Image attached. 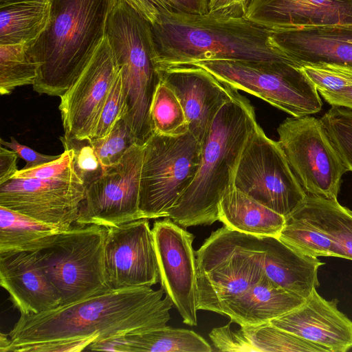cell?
Returning <instances> with one entry per match:
<instances>
[{"label":"cell","mask_w":352,"mask_h":352,"mask_svg":"<svg viewBox=\"0 0 352 352\" xmlns=\"http://www.w3.org/2000/svg\"><path fill=\"white\" fill-rule=\"evenodd\" d=\"M153 133L177 136L188 131V122L175 94L161 80L150 109Z\"/></svg>","instance_id":"4dcf8cb0"},{"label":"cell","mask_w":352,"mask_h":352,"mask_svg":"<svg viewBox=\"0 0 352 352\" xmlns=\"http://www.w3.org/2000/svg\"><path fill=\"white\" fill-rule=\"evenodd\" d=\"M195 256L198 310L221 314L264 274L261 238L226 226L212 232Z\"/></svg>","instance_id":"5b68a950"},{"label":"cell","mask_w":352,"mask_h":352,"mask_svg":"<svg viewBox=\"0 0 352 352\" xmlns=\"http://www.w3.org/2000/svg\"><path fill=\"white\" fill-rule=\"evenodd\" d=\"M158 72L160 80L179 99L188 122V131L201 144L217 113L237 89L223 85L195 65Z\"/></svg>","instance_id":"2e32d148"},{"label":"cell","mask_w":352,"mask_h":352,"mask_svg":"<svg viewBox=\"0 0 352 352\" xmlns=\"http://www.w3.org/2000/svg\"><path fill=\"white\" fill-rule=\"evenodd\" d=\"M244 16L269 30L352 26V0H252Z\"/></svg>","instance_id":"ac0fdd59"},{"label":"cell","mask_w":352,"mask_h":352,"mask_svg":"<svg viewBox=\"0 0 352 352\" xmlns=\"http://www.w3.org/2000/svg\"><path fill=\"white\" fill-rule=\"evenodd\" d=\"M104 269L112 289L151 287L160 281L154 236L148 219L107 228Z\"/></svg>","instance_id":"9a60e30c"},{"label":"cell","mask_w":352,"mask_h":352,"mask_svg":"<svg viewBox=\"0 0 352 352\" xmlns=\"http://www.w3.org/2000/svg\"><path fill=\"white\" fill-rule=\"evenodd\" d=\"M219 82L254 95L292 117L310 116L322 106L319 93L290 60H213L195 63Z\"/></svg>","instance_id":"52a82bcc"},{"label":"cell","mask_w":352,"mask_h":352,"mask_svg":"<svg viewBox=\"0 0 352 352\" xmlns=\"http://www.w3.org/2000/svg\"><path fill=\"white\" fill-rule=\"evenodd\" d=\"M234 186L285 218L307 197L278 142L268 138L258 124L238 164Z\"/></svg>","instance_id":"30bf717a"},{"label":"cell","mask_w":352,"mask_h":352,"mask_svg":"<svg viewBox=\"0 0 352 352\" xmlns=\"http://www.w3.org/2000/svg\"><path fill=\"white\" fill-rule=\"evenodd\" d=\"M219 221L229 228L259 237H278L285 217L248 196L234 186L219 204Z\"/></svg>","instance_id":"cb8c5ba5"},{"label":"cell","mask_w":352,"mask_h":352,"mask_svg":"<svg viewBox=\"0 0 352 352\" xmlns=\"http://www.w3.org/2000/svg\"><path fill=\"white\" fill-rule=\"evenodd\" d=\"M0 285L22 315L41 314L60 305L34 252L0 253Z\"/></svg>","instance_id":"ffe728a7"},{"label":"cell","mask_w":352,"mask_h":352,"mask_svg":"<svg viewBox=\"0 0 352 352\" xmlns=\"http://www.w3.org/2000/svg\"><path fill=\"white\" fill-rule=\"evenodd\" d=\"M300 67L318 92L333 91L352 87V67L322 63Z\"/></svg>","instance_id":"e575fe53"},{"label":"cell","mask_w":352,"mask_h":352,"mask_svg":"<svg viewBox=\"0 0 352 352\" xmlns=\"http://www.w3.org/2000/svg\"><path fill=\"white\" fill-rule=\"evenodd\" d=\"M161 287L181 315L183 322L197 324V278L195 236L170 218L152 228Z\"/></svg>","instance_id":"4fadbf2b"},{"label":"cell","mask_w":352,"mask_h":352,"mask_svg":"<svg viewBox=\"0 0 352 352\" xmlns=\"http://www.w3.org/2000/svg\"><path fill=\"white\" fill-rule=\"evenodd\" d=\"M124 1L142 14L151 25L157 23L163 13L174 11L168 0Z\"/></svg>","instance_id":"f35d334b"},{"label":"cell","mask_w":352,"mask_h":352,"mask_svg":"<svg viewBox=\"0 0 352 352\" xmlns=\"http://www.w3.org/2000/svg\"><path fill=\"white\" fill-rule=\"evenodd\" d=\"M38 65L31 57L25 43L0 45V93L10 94L15 88L32 85Z\"/></svg>","instance_id":"f1b7e54d"},{"label":"cell","mask_w":352,"mask_h":352,"mask_svg":"<svg viewBox=\"0 0 352 352\" xmlns=\"http://www.w3.org/2000/svg\"><path fill=\"white\" fill-rule=\"evenodd\" d=\"M231 322L214 328L209 337L218 351L228 352H327L321 346L306 341L270 322L240 326L233 329Z\"/></svg>","instance_id":"44dd1931"},{"label":"cell","mask_w":352,"mask_h":352,"mask_svg":"<svg viewBox=\"0 0 352 352\" xmlns=\"http://www.w3.org/2000/svg\"><path fill=\"white\" fill-rule=\"evenodd\" d=\"M252 0H210L208 12L230 16H244Z\"/></svg>","instance_id":"ab89813d"},{"label":"cell","mask_w":352,"mask_h":352,"mask_svg":"<svg viewBox=\"0 0 352 352\" xmlns=\"http://www.w3.org/2000/svg\"><path fill=\"white\" fill-rule=\"evenodd\" d=\"M261 238L265 275L283 289L306 299L319 287L318 271L324 263L294 250L277 237Z\"/></svg>","instance_id":"7402d4cb"},{"label":"cell","mask_w":352,"mask_h":352,"mask_svg":"<svg viewBox=\"0 0 352 352\" xmlns=\"http://www.w3.org/2000/svg\"><path fill=\"white\" fill-rule=\"evenodd\" d=\"M8 1V0H0V2H3V1Z\"/></svg>","instance_id":"ee69618b"},{"label":"cell","mask_w":352,"mask_h":352,"mask_svg":"<svg viewBox=\"0 0 352 352\" xmlns=\"http://www.w3.org/2000/svg\"><path fill=\"white\" fill-rule=\"evenodd\" d=\"M202 145L189 132L177 136L153 133L144 145L140 177L142 219L166 217L199 169Z\"/></svg>","instance_id":"ba28073f"},{"label":"cell","mask_w":352,"mask_h":352,"mask_svg":"<svg viewBox=\"0 0 352 352\" xmlns=\"http://www.w3.org/2000/svg\"><path fill=\"white\" fill-rule=\"evenodd\" d=\"M258 124L253 106L236 90L211 123L194 180L166 217L184 228L219 221V202L234 186L241 157Z\"/></svg>","instance_id":"3957f363"},{"label":"cell","mask_w":352,"mask_h":352,"mask_svg":"<svg viewBox=\"0 0 352 352\" xmlns=\"http://www.w3.org/2000/svg\"><path fill=\"white\" fill-rule=\"evenodd\" d=\"M107 228L74 225L34 252L45 275L67 305L109 289L104 269Z\"/></svg>","instance_id":"8992f818"},{"label":"cell","mask_w":352,"mask_h":352,"mask_svg":"<svg viewBox=\"0 0 352 352\" xmlns=\"http://www.w3.org/2000/svg\"><path fill=\"white\" fill-rule=\"evenodd\" d=\"M152 32L157 70L213 60L292 61L272 45L270 30L245 16L171 11Z\"/></svg>","instance_id":"7a4b0ae2"},{"label":"cell","mask_w":352,"mask_h":352,"mask_svg":"<svg viewBox=\"0 0 352 352\" xmlns=\"http://www.w3.org/2000/svg\"><path fill=\"white\" fill-rule=\"evenodd\" d=\"M276 327L324 349L345 352L352 348V321L314 289L298 307L270 321Z\"/></svg>","instance_id":"e0dca14e"},{"label":"cell","mask_w":352,"mask_h":352,"mask_svg":"<svg viewBox=\"0 0 352 352\" xmlns=\"http://www.w3.org/2000/svg\"><path fill=\"white\" fill-rule=\"evenodd\" d=\"M210 0H168L175 12L204 14L208 13Z\"/></svg>","instance_id":"b9f144b4"},{"label":"cell","mask_w":352,"mask_h":352,"mask_svg":"<svg viewBox=\"0 0 352 352\" xmlns=\"http://www.w3.org/2000/svg\"><path fill=\"white\" fill-rule=\"evenodd\" d=\"M318 93L331 106L352 109V87L333 91H322Z\"/></svg>","instance_id":"7bdbcfd3"},{"label":"cell","mask_w":352,"mask_h":352,"mask_svg":"<svg viewBox=\"0 0 352 352\" xmlns=\"http://www.w3.org/2000/svg\"><path fill=\"white\" fill-rule=\"evenodd\" d=\"M18 155L12 150L0 146V184L12 179L17 169Z\"/></svg>","instance_id":"60d3db41"},{"label":"cell","mask_w":352,"mask_h":352,"mask_svg":"<svg viewBox=\"0 0 352 352\" xmlns=\"http://www.w3.org/2000/svg\"><path fill=\"white\" fill-rule=\"evenodd\" d=\"M50 0H8L0 2V45L28 44L46 28Z\"/></svg>","instance_id":"484cf974"},{"label":"cell","mask_w":352,"mask_h":352,"mask_svg":"<svg viewBox=\"0 0 352 352\" xmlns=\"http://www.w3.org/2000/svg\"><path fill=\"white\" fill-rule=\"evenodd\" d=\"M126 113V104L120 72L110 89L102 107L93 138L107 135Z\"/></svg>","instance_id":"d590c367"},{"label":"cell","mask_w":352,"mask_h":352,"mask_svg":"<svg viewBox=\"0 0 352 352\" xmlns=\"http://www.w3.org/2000/svg\"><path fill=\"white\" fill-rule=\"evenodd\" d=\"M64 148L72 150L74 170L86 189L104 173L91 142V139H67L60 137Z\"/></svg>","instance_id":"836d02e7"},{"label":"cell","mask_w":352,"mask_h":352,"mask_svg":"<svg viewBox=\"0 0 352 352\" xmlns=\"http://www.w3.org/2000/svg\"><path fill=\"white\" fill-rule=\"evenodd\" d=\"M91 142L105 171L117 164L135 144H137L124 119L119 120L105 136L91 139Z\"/></svg>","instance_id":"d6a6232c"},{"label":"cell","mask_w":352,"mask_h":352,"mask_svg":"<svg viewBox=\"0 0 352 352\" xmlns=\"http://www.w3.org/2000/svg\"><path fill=\"white\" fill-rule=\"evenodd\" d=\"M270 40L300 67L322 63L352 67V26L270 30Z\"/></svg>","instance_id":"d6986e66"},{"label":"cell","mask_w":352,"mask_h":352,"mask_svg":"<svg viewBox=\"0 0 352 352\" xmlns=\"http://www.w3.org/2000/svg\"><path fill=\"white\" fill-rule=\"evenodd\" d=\"M279 240L294 250L310 256H335L332 242L312 224L295 213L285 218Z\"/></svg>","instance_id":"f546056e"},{"label":"cell","mask_w":352,"mask_h":352,"mask_svg":"<svg viewBox=\"0 0 352 352\" xmlns=\"http://www.w3.org/2000/svg\"><path fill=\"white\" fill-rule=\"evenodd\" d=\"M114 0H50L47 25L28 51L38 65V94L60 97L74 83L106 37Z\"/></svg>","instance_id":"277c9868"},{"label":"cell","mask_w":352,"mask_h":352,"mask_svg":"<svg viewBox=\"0 0 352 352\" xmlns=\"http://www.w3.org/2000/svg\"><path fill=\"white\" fill-rule=\"evenodd\" d=\"M1 145L14 151L19 156L26 162L23 169L32 168L40 165L48 163L57 159L58 155H47L36 152L31 148L20 144L14 138L10 137V141L8 142L3 138L0 139Z\"/></svg>","instance_id":"74e56055"},{"label":"cell","mask_w":352,"mask_h":352,"mask_svg":"<svg viewBox=\"0 0 352 352\" xmlns=\"http://www.w3.org/2000/svg\"><path fill=\"white\" fill-rule=\"evenodd\" d=\"M73 155L72 150L64 148L57 159L32 168L19 170L12 178L66 179L74 177L78 175L74 168Z\"/></svg>","instance_id":"8d00e7d4"},{"label":"cell","mask_w":352,"mask_h":352,"mask_svg":"<svg viewBox=\"0 0 352 352\" xmlns=\"http://www.w3.org/2000/svg\"><path fill=\"white\" fill-rule=\"evenodd\" d=\"M312 224L333 244L336 257L352 261V211L337 199L307 195L294 212Z\"/></svg>","instance_id":"d4e9b609"},{"label":"cell","mask_w":352,"mask_h":352,"mask_svg":"<svg viewBox=\"0 0 352 352\" xmlns=\"http://www.w3.org/2000/svg\"><path fill=\"white\" fill-rule=\"evenodd\" d=\"M320 120L344 164L352 172V109L331 106Z\"/></svg>","instance_id":"1f68e13d"},{"label":"cell","mask_w":352,"mask_h":352,"mask_svg":"<svg viewBox=\"0 0 352 352\" xmlns=\"http://www.w3.org/2000/svg\"><path fill=\"white\" fill-rule=\"evenodd\" d=\"M60 231L0 206V253L41 250Z\"/></svg>","instance_id":"4316f807"},{"label":"cell","mask_w":352,"mask_h":352,"mask_svg":"<svg viewBox=\"0 0 352 352\" xmlns=\"http://www.w3.org/2000/svg\"><path fill=\"white\" fill-rule=\"evenodd\" d=\"M85 195L86 186L78 176L12 178L0 184V206L63 231L74 226Z\"/></svg>","instance_id":"7c38bea8"},{"label":"cell","mask_w":352,"mask_h":352,"mask_svg":"<svg viewBox=\"0 0 352 352\" xmlns=\"http://www.w3.org/2000/svg\"><path fill=\"white\" fill-rule=\"evenodd\" d=\"M144 146L133 144L116 165L86 189L74 225L105 228L142 219L140 177Z\"/></svg>","instance_id":"8fae6325"},{"label":"cell","mask_w":352,"mask_h":352,"mask_svg":"<svg viewBox=\"0 0 352 352\" xmlns=\"http://www.w3.org/2000/svg\"><path fill=\"white\" fill-rule=\"evenodd\" d=\"M277 132L278 142L307 195L337 199L342 177L349 170L320 119L287 118Z\"/></svg>","instance_id":"9c48e42d"},{"label":"cell","mask_w":352,"mask_h":352,"mask_svg":"<svg viewBox=\"0 0 352 352\" xmlns=\"http://www.w3.org/2000/svg\"><path fill=\"white\" fill-rule=\"evenodd\" d=\"M305 300L283 289L264 273L256 283L228 302L221 315L239 326L262 324L290 311Z\"/></svg>","instance_id":"603a6c76"},{"label":"cell","mask_w":352,"mask_h":352,"mask_svg":"<svg viewBox=\"0 0 352 352\" xmlns=\"http://www.w3.org/2000/svg\"><path fill=\"white\" fill-rule=\"evenodd\" d=\"M161 287L109 289L38 314L0 334L1 352H74L111 337L166 326L173 306Z\"/></svg>","instance_id":"6da1fadb"},{"label":"cell","mask_w":352,"mask_h":352,"mask_svg":"<svg viewBox=\"0 0 352 352\" xmlns=\"http://www.w3.org/2000/svg\"><path fill=\"white\" fill-rule=\"evenodd\" d=\"M120 70L105 37L59 104L65 138L92 139L102 107Z\"/></svg>","instance_id":"5bb4252c"},{"label":"cell","mask_w":352,"mask_h":352,"mask_svg":"<svg viewBox=\"0 0 352 352\" xmlns=\"http://www.w3.org/2000/svg\"><path fill=\"white\" fill-rule=\"evenodd\" d=\"M126 352H211V346L193 331L165 326L124 336Z\"/></svg>","instance_id":"83f0119b"}]
</instances>
